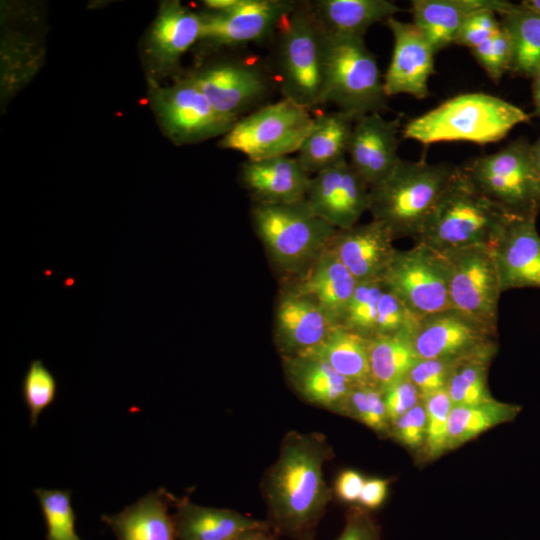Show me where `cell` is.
Masks as SVG:
<instances>
[{"instance_id": "17", "label": "cell", "mask_w": 540, "mask_h": 540, "mask_svg": "<svg viewBox=\"0 0 540 540\" xmlns=\"http://www.w3.org/2000/svg\"><path fill=\"white\" fill-rule=\"evenodd\" d=\"M400 118L370 113L357 119L352 130L349 163L372 188L384 181L402 159L398 156Z\"/></svg>"}, {"instance_id": "6", "label": "cell", "mask_w": 540, "mask_h": 540, "mask_svg": "<svg viewBox=\"0 0 540 540\" xmlns=\"http://www.w3.org/2000/svg\"><path fill=\"white\" fill-rule=\"evenodd\" d=\"M251 217L271 261L294 277L328 248L337 230L316 216L306 199L289 204L255 203Z\"/></svg>"}, {"instance_id": "10", "label": "cell", "mask_w": 540, "mask_h": 540, "mask_svg": "<svg viewBox=\"0 0 540 540\" xmlns=\"http://www.w3.org/2000/svg\"><path fill=\"white\" fill-rule=\"evenodd\" d=\"M438 252L447 269L452 309L496 334L502 290L492 249L472 246Z\"/></svg>"}, {"instance_id": "49", "label": "cell", "mask_w": 540, "mask_h": 540, "mask_svg": "<svg viewBox=\"0 0 540 540\" xmlns=\"http://www.w3.org/2000/svg\"><path fill=\"white\" fill-rule=\"evenodd\" d=\"M389 484L388 479H366L357 502L358 506L368 511L378 509L387 497Z\"/></svg>"}, {"instance_id": "36", "label": "cell", "mask_w": 540, "mask_h": 540, "mask_svg": "<svg viewBox=\"0 0 540 540\" xmlns=\"http://www.w3.org/2000/svg\"><path fill=\"white\" fill-rule=\"evenodd\" d=\"M343 415L359 421L378 434H390L391 422L383 392L372 382L353 385L346 399Z\"/></svg>"}, {"instance_id": "43", "label": "cell", "mask_w": 540, "mask_h": 540, "mask_svg": "<svg viewBox=\"0 0 540 540\" xmlns=\"http://www.w3.org/2000/svg\"><path fill=\"white\" fill-rule=\"evenodd\" d=\"M457 359H420L414 365L407 378L416 386L422 400L432 393L446 389Z\"/></svg>"}, {"instance_id": "3", "label": "cell", "mask_w": 540, "mask_h": 540, "mask_svg": "<svg viewBox=\"0 0 540 540\" xmlns=\"http://www.w3.org/2000/svg\"><path fill=\"white\" fill-rule=\"evenodd\" d=\"M529 119L521 108L501 98L465 93L412 119L402 135L425 145L451 141L487 144L501 140L516 125Z\"/></svg>"}, {"instance_id": "38", "label": "cell", "mask_w": 540, "mask_h": 540, "mask_svg": "<svg viewBox=\"0 0 540 540\" xmlns=\"http://www.w3.org/2000/svg\"><path fill=\"white\" fill-rule=\"evenodd\" d=\"M35 494L47 527L46 540H80L75 531L71 491L37 488Z\"/></svg>"}, {"instance_id": "26", "label": "cell", "mask_w": 540, "mask_h": 540, "mask_svg": "<svg viewBox=\"0 0 540 540\" xmlns=\"http://www.w3.org/2000/svg\"><path fill=\"white\" fill-rule=\"evenodd\" d=\"M174 503L173 520L178 540H235L248 531L270 528L267 521L231 509L197 505L187 497L174 498Z\"/></svg>"}, {"instance_id": "51", "label": "cell", "mask_w": 540, "mask_h": 540, "mask_svg": "<svg viewBox=\"0 0 540 540\" xmlns=\"http://www.w3.org/2000/svg\"><path fill=\"white\" fill-rule=\"evenodd\" d=\"M532 94L534 102V110L532 115L540 117V69L532 76Z\"/></svg>"}, {"instance_id": "29", "label": "cell", "mask_w": 540, "mask_h": 540, "mask_svg": "<svg viewBox=\"0 0 540 540\" xmlns=\"http://www.w3.org/2000/svg\"><path fill=\"white\" fill-rule=\"evenodd\" d=\"M203 29L201 14L178 1L161 5L151 31L150 43L157 61L165 67L175 66L183 54L197 41Z\"/></svg>"}, {"instance_id": "27", "label": "cell", "mask_w": 540, "mask_h": 540, "mask_svg": "<svg viewBox=\"0 0 540 540\" xmlns=\"http://www.w3.org/2000/svg\"><path fill=\"white\" fill-rule=\"evenodd\" d=\"M170 501L172 496L164 490L152 491L116 514L102 515L101 520L117 540H176Z\"/></svg>"}, {"instance_id": "37", "label": "cell", "mask_w": 540, "mask_h": 540, "mask_svg": "<svg viewBox=\"0 0 540 540\" xmlns=\"http://www.w3.org/2000/svg\"><path fill=\"white\" fill-rule=\"evenodd\" d=\"M384 289L382 279L357 282L341 326L365 338L374 336L378 302Z\"/></svg>"}, {"instance_id": "39", "label": "cell", "mask_w": 540, "mask_h": 540, "mask_svg": "<svg viewBox=\"0 0 540 540\" xmlns=\"http://www.w3.org/2000/svg\"><path fill=\"white\" fill-rule=\"evenodd\" d=\"M423 402L426 409L427 428L422 453L424 458L430 461L449 451L448 419L453 405L446 389L426 396Z\"/></svg>"}, {"instance_id": "42", "label": "cell", "mask_w": 540, "mask_h": 540, "mask_svg": "<svg viewBox=\"0 0 540 540\" xmlns=\"http://www.w3.org/2000/svg\"><path fill=\"white\" fill-rule=\"evenodd\" d=\"M471 52L494 82H498L507 71H510L511 42L502 26L493 37L471 49Z\"/></svg>"}, {"instance_id": "23", "label": "cell", "mask_w": 540, "mask_h": 540, "mask_svg": "<svg viewBox=\"0 0 540 540\" xmlns=\"http://www.w3.org/2000/svg\"><path fill=\"white\" fill-rule=\"evenodd\" d=\"M357 280L328 248L287 288L313 299L341 325Z\"/></svg>"}, {"instance_id": "2", "label": "cell", "mask_w": 540, "mask_h": 540, "mask_svg": "<svg viewBox=\"0 0 540 540\" xmlns=\"http://www.w3.org/2000/svg\"><path fill=\"white\" fill-rule=\"evenodd\" d=\"M513 216L486 197L459 166L414 241L436 251L492 249Z\"/></svg>"}, {"instance_id": "35", "label": "cell", "mask_w": 540, "mask_h": 540, "mask_svg": "<svg viewBox=\"0 0 540 540\" xmlns=\"http://www.w3.org/2000/svg\"><path fill=\"white\" fill-rule=\"evenodd\" d=\"M521 407L496 399L470 406H452L448 419V449L460 447L489 429L514 420Z\"/></svg>"}, {"instance_id": "1", "label": "cell", "mask_w": 540, "mask_h": 540, "mask_svg": "<svg viewBox=\"0 0 540 540\" xmlns=\"http://www.w3.org/2000/svg\"><path fill=\"white\" fill-rule=\"evenodd\" d=\"M332 456L321 433L291 431L284 437L263 482L266 521L275 534L295 540L314 536L331 499L323 466Z\"/></svg>"}, {"instance_id": "44", "label": "cell", "mask_w": 540, "mask_h": 540, "mask_svg": "<svg viewBox=\"0 0 540 540\" xmlns=\"http://www.w3.org/2000/svg\"><path fill=\"white\" fill-rule=\"evenodd\" d=\"M427 416L423 400L391 423L390 436L402 446L422 449L426 439Z\"/></svg>"}, {"instance_id": "41", "label": "cell", "mask_w": 540, "mask_h": 540, "mask_svg": "<svg viewBox=\"0 0 540 540\" xmlns=\"http://www.w3.org/2000/svg\"><path fill=\"white\" fill-rule=\"evenodd\" d=\"M421 319L385 286L378 302L374 336L394 334L403 330L414 332Z\"/></svg>"}, {"instance_id": "31", "label": "cell", "mask_w": 540, "mask_h": 540, "mask_svg": "<svg viewBox=\"0 0 540 540\" xmlns=\"http://www.w3.org/2000/svg\"><path fill=\"white\" fill-rule=\"evenodd\" d=\"M301 354L320 358L354 384L372 382L368 338L341 325L334 326L318 345Z\"/></svg>"}, {"instance_id": "21", "label": "cell", "mask_w": 540, "mask_h": 540, "mask_svg": "<svg viewBox=\"0 0 540 540\" xmlns=\"http://www.w3.org/2000/svg\"><path fill=\"white\" fill-rule=\"evenodd\" d=\"M336 324L311 298L286 289L275 314V341L282 357L318 345Z\"/></svg>"}, {"instance_id": "53", "label": "cell", "mask_w": 540, "mask_h": 540, "mask_svg": "<svg viewBox=\"0 0 540 540\" xmlns=\"http://www.w3.org/2000/svg\"><path fill=\"white\" fill-rule=\"evenodd\" d=\"M520 5L540 16V0H524L520 3Z\"/></svg>"}, {"instance_id": "48", "label": "cell", "mask_w": 540, "mask_h": 540, "mask_svg": "<svg viewBox=\"0 0 540 540\" xmlns=\"http://www.w3.org/2000/svg\"><path fill=\"white\" fill-rule=\"evenodd\" d=\"M365 480L363 475L356 470H343L336 478L334 493L344 503H357Z\"/></svg>"}, {"instance_id": "54", "label": "cell", "mask_w": 540, "mask_h": 540, "mask_svg": "<svg viewBox=\"0 0 540 540\" xmlns=\"http://www.w3.org/2000/svg\"><path fill=\"white\" fill-rule=\"evenodd\" d=\"M302 540H314V536H309V537H306V538H304Z\"/></svg>"}, {"instance_id": "52", "label": "cell", "mask_w": 540, "mask_h": 540, "mask_svg": "<svg viewBox=\"0 0 540 540\" xmlns=\"http://www.w3.org/2000/svg\"><path fill=\"white\" fill-rule=\"evenodd\" d=\"M530 153L534 166L540 175V137L533 144H530Z\"/></svg>"}, {"instance_id": "45", "label": "cell", "mask_w": 540, "mask_h": 540, "mask_svg": "<svg viewBox=\"0 0 540 540\" xmlns=\"http://www.w3.org/2000/svg\"><path fill=\"white\" fill-rule=\"evenodd\" d=\"M501 29L496 12L483 10L472 14L463 24L454 44L473 49L489 40Z\"/></svg>"}, {"instance_id": "47", "label": "cell", "mask_w": 540, "mask_h": 540, "mask_svg": "<svg viewBox=\"0 0 540 540\" xmlns=\"http://www.w3.org/2000/svg\"><path fill=\"white\" fill-rule=\"evenodd\" d=\"M335 540H381L380 527L368 510L352 506L346 513L344 528Z\"/></svg>"}, {"instance_id": "24", "label": "cell", "mask_w": 540, "mask_h": 540, "mask_svg": "<svg viewBox=\"0 0 540 540\" xmlns=\"http://www.w3.org/2000/svg\"><path fill=\"white\" fill-rule=\"evenodd\" d=\"M282 358L287 380L302 399L343 415L346 399L354 383L318 357L299 354Z\"/></svg>"}, {"instance_id": "7", "label": "cell", "mask_w": 540, "mask_h": 540, "mask_svg": "<svg viewBox=\"0 0 540 540\" xmlns=\"http://www.w3.org/2000/svg\"><path fill=\"white\" fill-rule=\"evenodd\" d=\"M326 34L325 103L358 119L386 109L389 97L364 36Z\"/></svg>"}, {"instance_id": "12", "label": "cell", "mask_w": 540, "mask_h": 540, "mask_svg": "<svg viewBox=\"0 0 540 540\" xmlns=\"http://www.w3.org/2000/svg\"><path fill=\"white\" fill-rule=\"evenodd\" d=\"M153 102L165 132L178 144L224 136L236 122L219 113L191 77L157 89Z\"/></svg>"}, {"instance_id": "19", "label": "cell", "mask_w": 540, "mask_h": 540, "mask_svg": "<svg viewBox=\"0 0 540 540\" xmlns=\"http://www.w3.org/2000/svg\"><path fill=\"white\" fill-rule=\"evenodd\" d=\"M502 293L540 288V236L536 217L513 216L492 248Z\"/></svg>"}, {"instance_id": "15", "label": "cell", "mask_w": 540, "mask_h": 540, "mask_svg": "<svg viewBox=\"0 0 540 540\" xmlns=\"http://www.w3.org/2000/svg\"><path fill=\"white\" fill-rule=\"evenodd\" d=\"M190 77L219 113L236 121L268 91L262 69L247 60L222 61Z\"/></svg>"}, {"instance_id": "11", "label": "cell", "mask_w": 540, "mask_h": 540, "mask_svg": "<svg viewBox=\"0 0 540 540\" xmlns=\"http://www.w3.org/2000/svg\"><path fill=\"white\" fill-rule=\"evenodd\" d=\"M382 280L387 289L421 318L453 310L445 262L438 251L424 244L396 250Z\"/></svg>"}, {"instance_id": "8", "label": "cell", "mask_w": 540, "mask_h": 540, "mask_svg": "<svg viewBox=\"0 0 540 540\" xmlns=\"http://www.w3.org/2000/svg\"><path fill=\"white\" fill-rule=\"evenodd\" d=\"M467 178L509 214L536 217L540 210V175L530 144L517 139L499 151L460 166Z\"/></svg>"}, {"instance_id": "28", "label": "cell", "mask_w": 540, "mask_h": 540, "mask_svg": "<svg viewBox=\"0 0 540 540\" xmlns=\"http://www.w3.org/2000/svg\"><path fill=\"white\" fill-rule=\"evenodd\" d=\"M357 119L340 110L313 117L312 127L296 156L310 176L346 159Z\"/></svg>"}, {"instance_id": "22", "label": "cell", "mask_w": 540, "mask_h": 540, "mask_svg": "<svg viewBox=\"0 0 540 540\" xmlns=\"http://www.w3.org/2000/svg\"><path fill=\"white\" fill-rule=\"evenodd\" d=\"M240 178L258 204H289L306 199L311 176L296 157L246 160Z\"/></svg>"}, {"instance_id": "25", "label": "cell", "mask_w": 540, "mask_h": 540, "mask_svg": "<svg viewBox=\"0 0 540 540\" xmlns=\"http://www.w3.org/2000/svg\"><path fill=\"white\" fill-rule=\"evenodd\" d=\"M513 4L502 0H413V23L437 53L454 44L464 22L474 13L492 10L501 14Z\"/></svg>"}, {"instance_id": "14", "label": "cell", "mask_w": 540, "mask_h": 540, "mask_svg": "<svg viewBox=\"0 0 540 540\" xmlns=\"http://www.w3.org/2000/svg\"><path fill=\"white\" fill-rule=\"evenodd\" d=\"M369 191L345 159L311 176L306 202L316 216L335 229H348L368 211Z\"/></svg>"}, {"instance_id": "9", "label": "cell", "mask_w": 540, "mask_h": 540, "mask_svg": "<svg viewBox=\"0 0 540 540\" xmlns=\"http://www.w3.org/2000/svg\"><path fill=\"white\" fill-rule=\"evenodd\" d=\"M312 123L308 109L283 98L239 118L219 146L241 152L247 160L288 156L298 152Z\"/></svg>"}, {"instance_id": "16", "label": "cell", "mask_w": 540, "mask_h": 540, "mask_svg": "<svg viewBox=\"0 0 540 540\" xmlns=\"http://www.w3.org/2000/svg\"><path fill=\"white\" fill-rule=\"evenodd\" d=\"M386 24L394 39L391 61L383 78L387 96L408 94L417 99L427 97L428 79L434 72L436 52L413 22L390 17Z\"/></svg>"}, {"instance_id": "33", "label": "cell", "mask_w": 540, "mask_h": 540, "mask_svg": "<svg viewBox=\"0 0 540 540\" xmlns=\"http://www.w3.org/2000/svg\"><path fill=\"white\" fill-rule=\"evenodd\" d=\"M496 350L495 341L456 360L446 384L453 406L477 405L494 399L488 389L487 373Z\"/></svg>"}, {"instance_id": "4", "label": "cell", "mask_w": 540, "mask_h": 540, "mask_svg": "<svg viewBox=\"0 0 540 540\" xmlns=\"http://www.w3.org/2000/svg\"><path fill=\"white\" fill-rule=\"evenodd\" d=\"M457 169L424 159L401 160L384 181L370 188L368 211L389 227L395 239L415 240Z\"/></svg>"}, {"instance_id": "5", "label": "cell", "mask_w": 540, "mask_h": 540, "mask_svg": "<svg viewBox=\"0 0 540 540\" xmlns=\"http://www.w3.org/2000/svg\"><path fill=\"white\" fill-rule=\"evenodd\" d=\"M275 36L277 78L283 98L308 110L324 104L327 34L311 2H296Z\"/></svg>"}, {"instance_id": "34", "label": "cell", "mask_w": 540, "mask_h": 540, "mask_svg": "<svg viewBox=\"0 0 540 540\" xmlns=\"http://www.w3.org/2000/svg\"><path fill=\"white\" fill-rule=\"evenodd\" d=\"M512 49L510 71L532 77L540 69V16L513 4L500 14Z\"/></svg>"}, {"instance_id": "32", "label": "cell", "mask_w": 540, "mask_h": 540, "mask_svg": "<svg viewBox=\"0 0 540 540\" xmlns=\"http://www.w3.org/2000/svg\"><path fill=\"white\" fill-rule=\"evenodd\" d=\"M368 353L371 380L382 392L406 379L420 360L409 330L368 338Z\"/></svg>"}, {"instance_id": "50", "label": "cell", "mask_w": 540, "mask_h": 540, "mask_svg": "<svg viewBox=\"0 0 540 540\" xmlns=\"http://www.w3.org/2000/svg\"><path fill=\"white\" fill-rule=\"evenodd\" d=\"M277 536L270 528H262L248 531L235 540H277Z\"/></svg>"}, {"instance_id": "18", "label": "cell", "mask_w": 540, "mask_h": 540, "mask_svg": "<svg viewBox=\"0 0 540 540\" xmlns=\"http://www.w3.org/2000/svg\"><path fill=\"white\" fill-rule=\"evenodd\" d=\"M495 333L455 310L422 318L413 332L419 359H457L492 342Z\"/></svg>"}, {"instance_id": "30", "label": "cell", "mask_w": 540, "mask_h": 540, "mask_svg": "<svg viewBox=\"0 0 540 540\" xmlns=\"http://www.w3.org/2000/svg\"><path fill=\"white\" fill-rule=\"evenodd\" d=\"M311 4L326 32L343 35L364 36L373 24L400 11L387 0H318Z\"/></svg>"}, {"instance_id": "13", "label": "cell", "mask_w": 540, "mask_h": 540, "mask_svg": "<svg viewBox=\"0 0 540 540\" xmlns=\"http://www.w3.org/2000/svg\"><path fill=\"white\" fill-rule=\"evenodd\" d=\"M296 2L288 0H239L230 9L201 14V41L212 46L262 43L272 36Z\"/></svg>"}, {"instance_id": "20", "label": "cell", "mask_w": 540, "mask_h": 540, "mask_svg": "<svg viewBox=\"0 0 540 540\" xmlns=\"http://www.w3.org/2000/svg\"><path fill=\"white\" fill-rule=\"evenodd\" d=\"M389 227L372 219L369 223L336 230L328 249L359 281L382 279L396 249Z\"/></svg>"}, {"instance_id": "40", "label": "cell", "mask_w": 540, "mask_h": 540, "mask_svg": "<svg viewBox=\"0 0 540 540\" xmlns=\"http://www.w3.org/2000/svg\"><path fill=\"white\" fill-rule=\"evenodd\" d=\"M57 382L52 372L39 360H32L22 381V395L32 426L55 400Z\"/></svg>"}, {"instance_id": "46", "label": "cell", "mask_w": 540, "mask_h": 540, "mask_svg": "<svg viewBox=\"0 0 540 540\" xmlns=\"http://www.w3.org/2000/svg\"><path fill=\"white\" fill-rule=\"evenodd\" d=\"M383 397L391 423L422 401L420 392L408 378L385 389Z\"/></svg>"}]
</instances>
